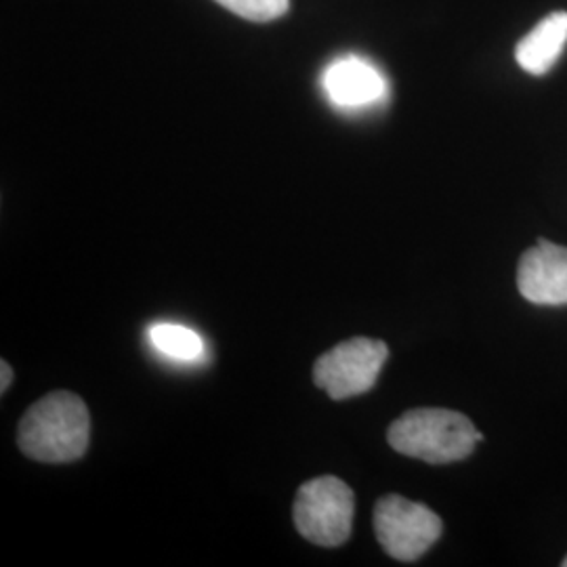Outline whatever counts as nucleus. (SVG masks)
Wrapping results in <instances>:
<instances>
[{
  "instance_id": "11",
  "label": "nucleus",
  "mask_w": 567,
  "mask_h": 567,
  "mask_svg": "<svg viewBox=\"0 0 567 567\" xmlns=\"http://www.w3.org/2000/svg\"><path fill=\"white\" fill-rule=\"evenodd\" d=\"M0 368H2V385H0V391L4 393L7 386L11 385V381H13V370H11V365L7 364V362H0Z\"/></svg>"
},
{
  "instance_id": "3",
  "label": "nucleus",
  "mask_w": 567,
  "mask_h": 567,
  "mask_svg": "<svg viewBox=\"0 0 567 567\" xmlns=\"http://www.w3.org/2000/svg\"><path fill=\"white\" fill-rule=\"evenodd\" d=\"M355 496L339 477L322 475L299 487L292 519L299 534L318 547H341L351 536Z\"/></svg>"
},
{
  "instance_id": "12",
  "label": "nucleus",
  "mask_w": 567,
  "mask_h": 567,
  "mask_svg": "<svg viewBox=\"0 0 567 567\" xmlns=\"http://www.w3.org/2000/svg\"><path fill=\"white\" fill-rule=\"evenodd\" d=\"M564 567H567V557L564 559Z\"/></svg>"
},
{
  "instance_id": "4",
  "label": "nucleus",
  "mask_w": 567,
  "mask_h": 567,
  "mask_svg": "<svg viewBox=\"0 0 567 567\" xmlns=\"http://www.w3.org/2000/svg\"><path fill=\"white\" fill-rule=\"evenodd\" d=\"M444 532L442 519L431 508L404 496L389 494L374 507V534L386 555L398 561H416Z\"/></svg>"
},
{
  "instance_id": "1",
  "label": "nucleus",
  "mask_w": 567,
  "mask_h": 567,
  "mask_svg": "<svg viewBox=\"0 0 567 567\" xmlns=\"http://www.w3.org/2000/svg\"><path fill=\"white\" fill-rule=\"evenodd\" d=\"M91 440L86 404L72 391H53L21 416L20 450L32 461L60 465L84 456Z\"/></svg>"
},
{
  "instance_id": "5",
  "label": "nucleus",
  "mask_w": 567,
  "mask_h": 567,
  "mask_svg": "<svg viewBox=\"0 0 567 567\" xmlns=\"http://www.w3.org/2000/svg\"><path fill=\"white\" fill-rule=\"evenodd\" d=\"M386 358L383 341L355 337L326 351L313 365V381L332 400L358 398L377 385Z\"/></svg>"
},
{
  "instance_id": "8",
  "label": "nucleus",
  "mask_w": 567,
  "mask_h": 567,
  "mask_svg": "<svg viewBox=\"0 0 567 567\" xmlns=\"http://www.w3.org/2000/svg\"><path fill=\"white\" fill-rule=\"evenodd\" d=\"M567 44V13L557 11L540 21L519 41L515 60L527 74L543 76L561 58Z\"/></svg>"
},
{
  "instance_id": "10",
  "label": "nucleus",
  "mask_w": 567,
  "mask_h": 567,
  "mask_svg": "<svg viewBox=\"0 0 567 567\" xmlns=\"http://www.w3.org/2000/svg\"><path fill=\"white\" fill-rule=\"evenodd\" d=\"M229 9L231 13L240 16L244 20L271 21L282 18L288 11L290 0H217Z\"/></svg>"
},
{
  "instance_id": "7",
  "label": "nucleus",
  "mask_w": 567,
  "mask_h": 567,
  "mask_svg": "<svg viewBox=\"0 0 567 567\" xmlns=\"http://www.w3.org/2000/svg\"><path fill=\"white\" fill-rule=\"evenodd\" d=\"M326 95L347 110L368 107L385 97L386 81L379 68L358 55H347L328 65L324 74Z\"/></svg>"
},
{
  "instance_id": "6",
  "label": "nucleus",
  "mask_w": 567,
  "mask_h": 567,
  "mask_svg": "<svg viewBox=\"0 0 567 567\" xmlns=\"http://www.w3.org/2000/svg\"><path fill=\"white\" fill-rule=\"evenodd\" d=\"M517 288L529 303L567 305V248L540 240L517 265Z\"/></svg>"
},
{
  "instance_id": "2",
  "label": "nucleus",
  "mask_w": 567,
  "mask_h": 567,
  "mask_svg": "<svg viewBox=\"0 0 567 567\" xmlns=\"http://www.w3.org/2000/svg\"><path fill=\"white\" fill-rule=\"evenodd\" d=\"M482 440L484 433L471 419L446 408L408 410L386 431V442L395 452L429 465L465 461Z\"/></svg>"
},
{
  "instance_id": "9",
  "label": "nucleus",
  "mask_w": 567,
  "mask_h": 567,
  "mask_svg": "<svg viewBox=\"0 0 567 567\" xmlns=\"http://www.w3.org/2000/svg\"><path fill=\"white\" fill-rule=\"evenodd\" d=\"M152 343L158 351L175 360H196L203 353L200 337L179 324H158L152 328Z\"/></svg>"
}]
</instances>
